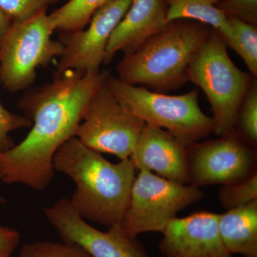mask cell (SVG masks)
<instances>
[{"label":"cell","instance_id":"cell-11","mask_svg":"<svg viewBox=\"0 0 257 257\" xmlns=\"http://www.w3.org/2000/svg\"><path fill=\"white\" fill-rule=\"evenodd\" d=\"M45 216L64 242L80 246L92 257H149L136 238L119 225L100 231L82 219L70 199L63 198L44 209Z\"/></svg>","mask_w":257,"mask_h":257},{"label":"cell","instance_id":"cell-16","mask_svg":"<svg viewBox=\"0 0 257 257\" xmlns=\"http://www.w3.org/2000/svg\"><path fill=\"white\" fill-rule=\"evenodd\" d=\"M167 18L169 23L192 20L211 27L222 37L226 44L232 37L229 17L215 5L192 0H169Z\"/></svg>","mask_w":257,"mask_h":257},{"label":"cell","instance_id":"cell-26","mask_svg":"<svg viewBox=\"0 0 257 257\" xmlns=\"http://www.w3.org/2000/svg\"><path fill=\"white\" fill-rule=\"evenodd\" d=\"M13 22L0 10V42L8 32Z\"/></svg>","mask_w":257,"mask_h":257},{"label":"cell","instance_id":"cell-1","mask_svg":"<svg viewBox=\"0 0 257 257\" xmlns=\"http://www.w3.org/2000/svg\"><path fill=\"white\" fill-rule=\"evenodd\" d=\"M109 74L68 71L25 90L18 106L32 121L31 130L21 143L0 153V181L46 189L55 175L56 152L76 136L89 101Z\"/></svg>","mask_w":257,"mask_h":257},{"label":"cell","instance_id":"cell-12","mask_svg":"<svg viewBox=\"0 0 257 257\" xmlns=\"http://www.w3.org/2000/svg\"><path fill=\"white\" fill-rule=\"evenodd\" d=\"M219 217L201 211L172 219L162 232L161 253L165 257H231L219 234Z\"/></svg>","mask_w":257,"mask_h":257},{"label":"cell","instance_id":"cell-22","mask_svg":"<svg viewBox=\"0 0 257 257\" xmlns=\"http://www.w3.org/2000/svg\"><path fill=\"white\" fill-rule=\"evenodd\" d=\"M62 0H0V10L12 22L23 21Z\"/></svg>","mask_w":257,"mask_h":257},{"label":"cell","instance_id":"cell-14","mask_svg":"<svg viewBox=\"0 0 257 257\" xmlns=\"http://www.w3.org/2000/svg\"><path fill=\"white\" fill-rule=\"evenodd\" d=\"M165 0H133L124 18L111 34L104 64L110 63L119 52L130 55L170 23Z\"/></svg>","mask_w":257,"mask_h":257},{"label":"cell","instance_id":"cell-29","mask_svg":"<svg viewBox=\"0 0 257 257\" xmlns=\"http://www.w3.org/2000/svg\"><path fill=\"white\" fill-rule=\"evenodd\" d=\"M5 257H10V256H5Z\"/></svg>","mask_w":257,"mask_h":257},{"label":"cell","instance_id":"cell-7","mask_svg":"<svg viewBox=\"0 0 257 257\" xmlns=\"http://www.w3.org/2000/svg\"><path fill=\"white\" fill-rule=\"evenodd\" d=\"M139 171L119 224L130 237L145 232H163L179 211L204 197L202 189L192 184L176 183L150 171Z\"/></svg>","mask_w":257,"mask_h":257},{"label":"cell","instance_id":"cell-5","mask_svg":"<svg viewBox=\"0 0 257 257\" xmlns=\"http://www.w3.org/2000/svg\"><path fill=\"white\" fill-rule=\"evenodd\" d=\"M107 84L126 110L146 124L167 130L185 147L214 133L212 118L199 106L197 90L167 95L143 86L126 84L110 73Z\"/></svg>","mask_w":257,"mask_h":257},{"label":"cell","instance_id":"cell-2","mask_svg":"<svg viewBox=\"0 0 257 257\" xmlns=\"http://www.w3.org/2000/svg\"><path fill=\"white\" fill-rule=\"evenodd\" d=\"M53 167L73 180L69 199L82 219L108 227L120 224L136 177L131 159L111 163L74 137L56 152Z\"/></svg>","mask_w":257,"mask_h":257},{"label":"cell","instance_id":"cell-20","mask_svg":"<svg viewBox=\"0 0 257 257\" xmlns=\"http://www.w3.org/2000/svg\"><path fill=\"white\" fill-rule=\"evenodd\" d=\"M18 257H92L80 246L73 243L41 241L26 243Z\"/></svg>","mask_w":257,"mask_h":257},{"label":"cell","instance_id":"cell-17","mask_svg":"<svg viewBox=\"0 0 257 257\" xmlns=\"http://www.w3.org/2000/svg\"><path fill=\"white\" fill-rule=\"evenodd\" d=\"M109 0H68L49 14L55 31L60 33L85 28L93 14Z\"/></svg>","mask_w":257,"mask_h":257},{"label":"cell","instance_id":"cell-18","mask_svg":"<svg viewBox=\"0 0 257 257\" xmlns=\"http://www.w3.org/2000/svg\"><path fill=\"white\" fill-rule=\"evenodd\" d=\"M229 20L232 30V37L226 45L242 59L251 75L256 77V26L233 17H229Z\"/></svg>","mask_w":257,"mask_h":257},{"label":"cell","instance_id":"cell-21","mask_svg":"<svg viewBox=\"0 0 257 257\" xmlns=\"http://www.w3.org/2000/svg\"><path fill=\"white\" fill-rule=\"evenodd\" d=\"M253 146L257 143V84L253 81L238 112L236 126Z\"/></svg>","mask_w":257,"mask_h":257},{"label":"cell","instance_id":"cell-4","mask_svg":"<svg viewBox=\"0 0 257 257\" xmlns=\"http://www.w3.org/2000/svg\"><path fill=\"white\" fill-rule=\"evenodd\" d=\"M226 42L212 30L196 51L188 68L189 81L202 89L210 103L214 133L218 136L236 131L240 106L253 81L230 59Z\"/></svg>","mask_w":257,"mask_h":257},{"label":"cell","instance_id":"cell-23","mask_svg":"<svg viewBox=\"0 0 257 257\" xmlns=\"http://www.w3.org/2000/svg\"><path fill=\"white\" fill-rule=\"evenodd\" d=\"M31 126L32 121L28 117L10 112L0 101V153L15 146L14 141L10 135L12 132Z\"/></svg>","mask_w":257,"mask_h":257},{"label":"cell","instance_id":"cell-13","mask_svg":"<svg viewBox=\"0 0 257 257\" xmlns=\"http://www.w3.org/2000/svg\"><path fill=\"white\" fill-rule=\"evenodd\" d=\"M130 159L136 170L155 172L176 183L190 184L187 147L163 128L145 124Z\"/></svg>","mask_w":257,"mask_h":257},{"label":"cell","instance_id":"cell-19","mask_svg":"<svg viewBox=\"0 0 257 257\" xmlns=\"http://www.w3.org/2000/svg\"><path fill=\"white\" fill-rule=\"evenodd\" d=\"M219 199L221 207L226 210L257 200V174L237 183L223 185L219 191Z\"/></svg>","mask_w":257,"mask_h":257},{"label":"cell","instance_id":"cell-9","mask_svg":"<svg viewBox=\"0 0 257 257\" xmlns=\"http://www.w3.org/2000/svg\"><path fill=\"white\" fill-rule=\"evenodd\" d=\"M189 184L228 185L256 173V152L236 131L187 147Z\"/></svg>","mask_w":257,"mask_h":257},{"label":"cell","instance_id":"cell-28","mask_svg":"<svg viewBox=\"0 0 257 257\" xmlns=\"http://www.w3.org/2000/svg\"><path fill=\"white\" fill-rule=\"evenodd\" d=\"M5 202V199H4V198H3V197H1V196H0V204H4Z\"/></svg>","mask_w":257,"mask_h":257},{"label":"cell","instance_id":"cell-6","mask_svg":"<svg viewBox=\"0 0 257 257\" xmlns=\"http://www.w3.org/2000/svg\"><path fill=\"white\" fill-rule=\"evenodd\" d=\"M55 30L47 10L13 22L0 42V83L11 93L32 87L39 67L60 57L63 45L52 39Z\"/></svg>","mask_w":257,"mask_h":257},{"label":"cell","instance_id":"cell-24","mask_svg":"<svg viewBox=\"0 0 257 257\" xmlns=\"http://www.w3.org/2000/svg\"><path fill=\"white\" fill-rule=\"evenodd\" d=\"M217 8L227 16L256 25L257 0H224Z\"/></svg>","mask_w":257,"mask_h":257},{"label":"cell","instance_id":"cell-27","mask_svg":"<svg viewBox=\"0 0 257 257\" xmlns=\"http://www.w3.org/2000/svg\"><path fill=\"white\" fill-rule=\"evenodd\" d=\"M166 2L169 0H165ZM192 1L199 2V3H207V4L215 5L219 3V0H192Z\"/></svg>","mask_w":257,"mask_h":257},{"label":"cell","instance_id":"cell-3","mask_svg":"<svg viewBox=\"0 0 257 257\" xmlns=\"http://www.w3.org/2000/svg\"><path fill=\"white\" fill-rule=\"evenodd\" d=\"M211 31L199 23L172 22L133 53L124 55L116 66L117 78L158 92L182 85L189 81L193 55Z\"/></svg>","mask_w":257,"mask_h":257},{"label":"cell","instance_id":"cell-25","mask_svg":"<svg viewBox=\"0 0 257 257\" xmlns=\"http://www.w3.org/2000/svg\"><path fill=\"white\" fill-rule=\"evenodd\" d=\"M20 241L16 229L0 225V257L11 256Z\"/></svg>","mask_w":257,"mask_h":257},{"label":"cell","instance_id":"cell-8","mask_svg":"<svg viewBox=\"0 0 257 257\" xmlns=\"http://www.w3.org/2000/svg\"><path fill=\"white\" fill-rule=\"evenodd\" d=\"M145 125L120 104L106 79L89 101L75 137L94 151L126 160Z\"/></svg>","mask_w":257,"mask_h":257},{"label":"cell","instance_id":"cell-15","mask_svg":"<svg viewBox=\"0 0 257 257\" xmlns=\"http://www.w3.org/2000/svg\"><path fill=\"white\" fill-rule=\"evenodd\" d=\"M219 231L231 255L257 257V200L219 214Z\"/></svg>","mask_w":257,"mask_h":257},{"label":"cell","instance_id":"cell-10","mask_svg":"<svg viewBox=\"0 0 257 257\" xmlns=\"http://www.w3.org/2000/svg\"><path fill=\"white\" fill-rule=\"evenodd\" d=\"M133 0H109L101 5L88 23L87 28L60 35L63 50L55 74L68 71L94 73L104 64L108 42L124 18Z\"/></svg>","mask_w":257,"mask_h":257}]
</instances>
